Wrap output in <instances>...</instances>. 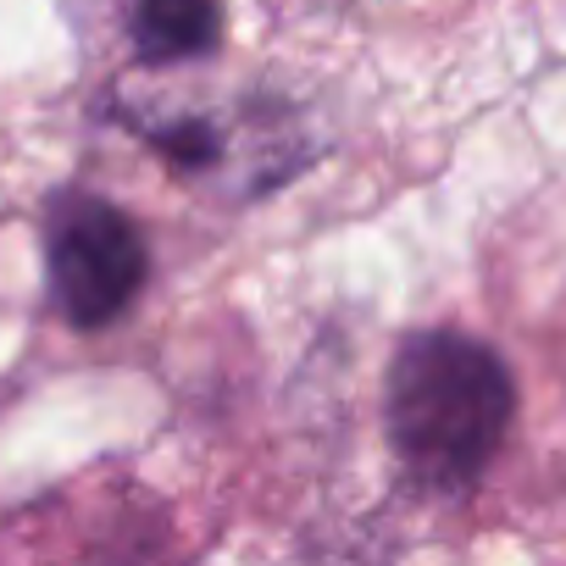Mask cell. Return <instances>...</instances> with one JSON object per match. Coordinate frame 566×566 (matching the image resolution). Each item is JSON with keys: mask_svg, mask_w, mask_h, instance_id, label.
Returning a JSON list of instances; mask_svg holds the SVG:
<instances>
[{"mask_svg": "<svg viewBox=\"0 0 566 566\" xmlns=\"http://www.w3.org/2000/svg\"><path fill=\"white\" fill-rule=\"evenodd\" d=\"M516 422V378L505 356L461 328H417L384 373L389 450L411 483L461 494L500 455Z\"/></svg>", "mask_w": 566, "mask_h": 566, "instance_id": "1", "label": "cell"}, {"mask_svg": "<svg viewBox=\"0 0 566 566\" xmlns=\"http://www.w3.org/2000/svg\"><path fill=\"white\" fill-rule=\"evenodd\" d=\"M222 0H134L128 40L145 67L206 62L222 45Z\"/></svg>", "mask_w": 566, "mask_h": 566, "instance_id": "3", "label": "cell"}, {"mask_svg": "<svg viewBox=\"0 0 566 566\" xmlns=\"http://www.w3.org/2000/svg\"><path fill=\"white\" fill-rule=\"evenodd\" d=\"M45 277L56 312L73 328L95 334L139 301L150 277V244L117 200L62 189L45 206Z\"/></svg>", "mask_w": 566, "mask_h": 566, "instance_id": "2", "label": "cell"}, {"mask_svg": "<svg viewBox=\"0 0 566 566\" xmlns=\"http://www.w3.org/2000/svg\"><path fill=\"white\" fill-rule=\"evenodd\" d=\"M161 156H167V167H178V172H206V167H217L222 161V150H228V134H222V123L217 117H200V112H184V117H161V123H145V117H128Z\"/></svg>", "mask_w": 566, "mask_h": 566, "instance_id": "4", "label": "cell"}]
</instances>
